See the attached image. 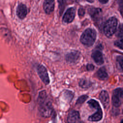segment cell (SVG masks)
Masks as SVG:
<instances>
[{
  "instance_id": "obj_1",
  "label": "cell",
  "mask_w": 123,
  "mask_h": 123,
  "mask_svg": "<svg viewBox=\"0 0 123 123\" xmlns=\"http://www.w3.org/2000/svg\"><path fill=\"white\" fill-rule=\"evenodd\" d=\"M37 102L38 110L42 117L49 118L54 114V109L50 101L48 99L45 90H42L39 92Z\"/></svg>"
},
{
  "instance_id": "obj_2",
  "label": "cell",
  "mask_w": 123,
  "mask_h": 123,
  "mask_svg": "<svg viewBox=\"0 0 123 123\" xmlns=\"http://www.w3.org/2000/svg\"><path fill=\"white\" fill-rule=\"evenodd\" d=\"M97 33L95 30L92 28H87L81 36V43L87 47H90L93 45L96 39Z\"/></svg>"
},
{
  "instance_id": "obj_3",
  "label": "cell",
  "mask_w": 123,
  "mask_h": 123,
  "mask_svg": "<svg viewBox=\"0 0 123 123\" xmlns=\"http://www.w3.org/2000/svg\"><path fill=\"white\" fill-rule=\"evenodd\" d=\"M118 25V20L115 17H110L105 23L103 27L104 33L108 37H112L115 33Z\"/></svg>"
},
{
  "instance_id": "obj_4",
  "label": "cell",
  "mask_w": 123,
  "mask_h": 123,
  "mask_svg": "<svg viewBox=\"0 0 123 123\" xmlns=\"http://www.w3.org/2000/svg\"><path fill=\"white\" fill-rule=\"evenodd\" d=\"M123 90L122 88L118 87L114 89L112 93L111 102L112 105L115 108L120 107L123 102Z\"/></svg>"
},
{
  "instance_id": "obj_5",
  "label": "cell",
  "mask_w": 123,
  "mask_h": 123,
  "mask_svg": "<svg viewBox=\"0 0 123 123\" xmlns=\"http://www.w3.org/2000/svg\"><path fill=\"white\" fill-rule=\"evenodd\" d=\"M38 74L42 81L46 85L49 84L50 80L47 70L45 67L43 65H38L37 67Z\"/></svg>"
},
{
  "instance_id": "obj_6",
  "label": "cell",
  "mask_w": 123,
  "mask_h": 123,
  "mask_svg": "<svg viewBox=\"0 0 123 123\" xmlns=\"http://www.w3.org/2000/svg\"><path fill=\"white\" fill-rule=\"evenodd\" d=\"M88 12L92 19L97 23L101 21L102 18V11L101 9L97 8H90Z\"/></svg>"
},
{
  "instance_id": "obj_7",
  "label": "cell",
  "mask_w": 123,
  "mask_h": 123,
  "mask_svg": "<svg viewBox=\"0 0 123 123\" xmlns=\"http://www.w3.org/2000/svg\"><path fill=\"white\" fill-rule=\"evenodd\" d=\"M75 13V11L74 8L71 7L68 9L63 15L62 18L63 22L67 24L71 23L74 18Z\"/></svg>"
},
{
  "instance_id": "obj_8",
  "label": "cell",
  "mask_w": 123,
  "mask_h": 123,
  "mask_svg": "<svg viewBox=\"0 0 123 123\" xmlns=\"http://www.w3.org/2000/svg\"><path fill=\"white\" fill-rule=\"evenodd\" d=\"M80 116L79 112L74 110L70 111L68 114L67 121L68 123H76L79 121Z\"/></svg>"
},
{
  "instance_id": "obj_9",
  "label": "cell",
  "mask_w": 123,
  "mask_h": 123,
  "mask_svg": "<svg viewBox=\"0 0 123 123\" xmlns=\"http://www.w3.org/2000/svg\"><path fill=\"white\" fill-rule=\"evenodd\" d=\"M99 99L104 108H106L110 102V98L108 92L106 90H102L99 95Z\"/></svg>"
},
{
  "instance_id": "obj_10",
  "label": "cell",
  "mask_w": 123,
  "mask_h": 123,
  "mask_svg": "<svg viewBox=\"0 0 123 123\" xmlns=\"http://www.w3.org/2000/svg\"><path fill=\"white\" fill-rule=\"evenodd\" d=\"M27 13V10L26 6L23 4H19L16 9V14L19 18L23 19L25 18Z\"/></svg>"
},
{
  "instance_id": "obj_11",
  "label": "cell",
  "mask_w": 123,
  "mask_h": 123,
  "mask_svg": "<svg viewBox=\"0 0 123 123\" xmlns=\"http://www.w3.org/2000/svg\"><path fill=\"white\" fill-rule=\"evenodd\" d=\"M80 56V53L77 51H73L65 56V60L69 63H74L79 59Z\"/></svg>"
},
{
  "instance_id": "obj_12",
  "label": "cell",
  "mask_w": 123,
  "mask_h": 123,
  "mask_svg": "<svg viewBox=\"0 0 123 123\" xmlns=\"http://www.w3.org/2000/svg\"><path fill=\"white\" fill-rule=\"evenodd\" d=\"M92 58L94 62L98 65H101L103 63L104 60L102 52L99 50H96L93 51L92 53Z\"/></svg>"
},
{
  "instance_id": "obj_13",
  "label": "cell",
  "mask_w": 123,
  "mask_h": 123,
  "mask_svg": "<svg viewBox=\"0 0 123 123\" xmlns=\"http://www.w3.org/2000/svg\"><path fill=\"white\" fill-rule=\"evenodd\" d=\"M54 4V0H45L43 4V8L46 13L50 14L53 11Z\"/></svg>"
},
{
  "instance_id": "obj_14",
  "label": "cell",
  "mask_w": 123,
  "mask_h": 123,
  "mask_svg": "<svg viewBox=\"0 0 123 123\" xmlns=\"http://www.w3.org/2000/svg\"><path fill=\"white\" fill-rule=\"evenodd\" d=\"M103 117V112L101 108L97 110V111L89 116L88 120L90 122H98L100 121Z\"/></svg>"
},
{
  "instance_id": "obj_15",
  "label": "cell",
  "mask_w": 123,
  "mask_h": 123,
  "mask_svg": "<svg viewBox=\"0 0 123 123\" xmlns=\"http://www.w3.org/2000/svg\"><path fill=\"white\" fill-rule=\"evenodd\" d=\"M97 76L101 80H105L108 78V74L104 67H102L98 69L97 73Z\"/></svg>"
},
{
  "instance_id": "obj_16",
  "label": "cell",
  "mask_w": 123,
  "mask_h": 123,
  "mask_svg": "<svg viewBox=\"0 0 123 123\" xmlns=\"http://www.w3.org/2000/svg\"><path fill=\"white\" fill-rule=\"evenodd\" d=\"M74 96V93L73 91L69 90H64L63 92V97L68 102L70 103L72 100Z\"/></svg>"
},
{
  "instance_id": "obj_17",
  "label": "cell",
  "mask_w": 123,
  "mask_h": 123,
  "mask_svg": "<svg viewBox=\"0 0 123 123\" xmlns=\"http://www.w3.org/2000/svg\"><path fill=\"white\" fill-rule=\"evenodd\" d=\"M92 83L87 79H81L79 82V86L83 88H88L92 86Z\"/></svg>"
},
{
  "instance_id": "obj_18",
  "label": "cell",
  "mask_w": 123,
  "mask_h": 123,
  "mask_svg": "<svg viewBox=\"0 0 123 123\" xmlns=\"http://www.w3.org/2000/svg\"><path fill=\"white\" fill-rule=\"evenodd\" d=\"M87 103L89 107L92 109H94L97 110L101 108L98 102L94 99H91L89 100L87 102Z\"/></svg>"
},
{
  "instance_id": "obj_19",
  "label": "cell",
  "mask_w": 123,
  "mask_h": 123,
  "mask_svg": "<svg viewBox=\"0 0 123 123\" xmlns=\"http://www.w3.org/2000/svg\"><path fill=\"white\" fill-rule=\"evenodd\" d=\"M88 98V96L86 95H83L81 96H80L76 100L75 104L76 105H79V104H82L84 102H85L86 100Z\"/></svg>"
},
{
  "instance_id": "obj_20",
  "label": "cell",
  "mask_w": 123,
  "mask_h": 123,
  "mask_svg": "<svg viewBox=\"0 0 123 123\" xmlns=\"http://www.w3.org/2000/svg\"><path fill=\"white\" fill-rule=\"evenodd\" d=\"M67 0H58L59 3V8L60 10V14H62L64 9L65 8V4Z\"/></svg>"
},
{
  "instance_id": "obj_21",
  "label": "cell",
  "mask_w": 123,
  "mask_h": 123,
  "mask_svg": "<svg viewBox=\"0 0 123 123\" xmlns=\"http://www.w3.org/2000/svg\"><path fill=\"white\" fill-rule=\"evenodd\" d=\"M117 36L120 38L119 39H123V25L121 24L118 27L117 31Z\"/></svg>"
},
{
  "instance_id": "obj_22",
  "label": "cell",
  "mask_w": 123,
  "mask_h": 123,
  "mask_svg": "<svg viewBox=\"0 0 123 123\" xmlns=\"http://www.w3.org/2000/svg\"><path fill=\"white\" fill-rule=\"evenodd\" d=\"M117 62L119 65L120 69L121 71L123 70V57L122 56H118L116 58Z\"/></svg>"
},
{
  "instance_id": "obj_23",
  "label": "cell",
  "mask_w": 123,
  "mask_h": 123,
  "mask_svg": "<svg viewBox=\"0 0 123 123\" xmlns=\"http://www.w3.org/2000/svg\"><path fill=\"white\" fill-rule=\"evenodd\" d=\"M114 45L121 49H123V39H119L114 42Z\"/></svg>"
},
{
  "instance_id": "obj_24",
  "label": "cell",
  "mask_w": 123,
  "mask_h": 123,
  "mask_svg": "<svg viewBox=\"0 0 123 123\" xmlns=\"http://www.w3.org/2000/svg\"><path fill=\"white\" fill-rule=\"evenodd\" d=\"M116 1L117 2L119 8H120V11L121 12V14H122L123 13V0H116Z\"/></svg>"
},
{
  "instance_id": "obj_25",
  "label": "cell",
  "mask_w": 123,
  "mask_h": 123,
  "mask_svg": "<svg viewBox=\"0 0 123 123\" xmlns=\"http://www.w3.org/2000/svg\"><path fill=\"white\" fill-rule=\"evenodd\" d=\"M78 13L79 16L80 17H82L84 16L85 14V9L83 8H80L78 10Z\"/></svg>"
},
{
  "instance_id": "obj_26",
  "label": "cell",
  "mask_w": 123,
  "mask_h": 123,
  "mask_svg": "<svg viewBox=\"0 0 123 123\" xmlns=\"http://www.w3.org/2000/svg\"><path fill=\"white\" fill-rule=\"evenodd\" d=\"M86 69L88 71H92L94 69V66L92 64H88L86 65Z\"/></svg>"
},
{
  "instance_id": "obj_27",
  "label": "cell",
  "mask_w": 123,
  "mask_h": 123,
  "mask_svg": "<svg viewBox=\"0 0 123 123\" xmlns=\"http://www.w3.org/2000/svg\"><path fill=\"white\" fill-rule=\"evenodd\" d=\"M99 0V1L100 2V3H102V4H106V3H107L108 2V1H109V0Z\"/></svg>"
},
{
  "instance_id": "obj_28",
  "label": "cell",
  "mask_w": 123,
  "mask_h": 123,
  "mask_svg": "<svg viewBox=\"0 0 123 123\" xmlns=\"http://www.w3.org/2000/svg\"><path fill=\"white\" fill-rule=\"evenodd\" d=\"M95 0H86V1H87L88 2H90V3H92Z\"/></svg>"
},
{
  "instance_id": "obj_29",
  "label": "cell",
  "mask_w": 123,
  "mask_h": 123,
  "mask_svg": "<svg viewBox=\"0 0 123 123\" xmlns=\"http://www.w3.org/2000/svg\"><path fill=\"white\" fill-rule=\"evenodd\" d=\"M76 123H84L83 121H78L77 122H76Z\"/></svg>"
},
{
  "instance_id": "obj_30",
  "label": "cell",
  "mask_w": 123,
  "mask_h": 123,
  "mask_svg": "<svg viewBox=\"0 0 123 123\" xmlns=\"http://www.w3.org/2000/svg\"><path fill=\"white\" fill-rule=\"evenodd\" d=\"M123 119H122V120H121V121L120 123H123Z\"/></svg>"
}]
</instances>
